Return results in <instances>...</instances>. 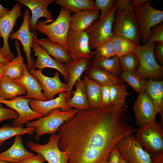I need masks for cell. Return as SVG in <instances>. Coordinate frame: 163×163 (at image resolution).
<instances>
[{
	"label": "cell",
	"mask_w": 163,
	"mask_h": 163,
	"mask_svg": "<svg viewBox=\"0 0 163 163\" xmlns=\"http://www.w3.org/2000/svg\"><path fill=\"white\" fill-rule=\"evenodd\" d=\"M146 1L147 0H129V2L132 6L134 7L140 5Z\"/></svg>",
	"instance_id": "cell-48"
},
{
	"label": "cell",
	"mask_w": 163,
	"mask_h": 163,
	"mask_svg": "<svg viewBox=\"0 0 163 163\" xmlns=\"http://www.w3.org/2000/svg\"><path fill=\"white\" fill-rule=\"evenodd\" d=\"M163 124L155 121L142 126L137 129L135 136L149 154L163 152Z\"/></svg>",
	"instance_id": "cell-7"
},
{
	"label": "cell",
	"mask_w": 163,
	"mask_h": 163,
	"mask_svg": "<svg viewBox=\"0 0 163 163\" xmlns=\"http://www.w3.org/2000/svg\"><path fill=\"white\" fill-rule=\"evenodd\" d=\"M5 64L0 63V80L4 76Z\"/></svg>",
	"instance_id": "cell-51"
},
{
	"label": "cell",
	"mask_w": 163,
	"mask_h": 163,
	"mask_svg": "<svg viewBox=\"0 0 163 163\" xmlns=\"http://www.w3.org/2000/svg\"><path fill=\"white\" fill-rule=\"evenodd\" d=\"M45 160L42 156L39 153L24 160L20 163H44Z\"/></svg>",
	"instance_id": "cell-46"
},
{
	"label": "cell",
	"mask_w": 163,
	"mask_h": 163,
	"mask_svg": "<svg viewBox=\"0 0 163 163\" xmlns=\"http://www.w3.org/2000/svg\"><path fill=\"white\" fill-rule=\"evenodd\" d=\"M104 163H109L108 161H107Z\"/></svg>",
	"instance_id": "cell-54"
},
{
	"label": "cell",
	"mask_w": 163,
	"mask_h": 163,
	"mask_svg": "<svg viewBox=\"0 0 163 163\" xmlns=\"http://www.w3.org/2000/svg\"><path fill=\"white\" fill-rule=\"evenodd\" d=\"M120 163H128L126 161L122 159Z\"/></svg>",
	"instance_id": "cell-52"
},
{
	"label": "cell",
	"mask_w": 163,
	"mask_h": 163,
	"mask_svg": "<svg viewBox=\"0 0 163 163\" xmlns=\"http://www.w3.org/2000/svg\"><path fill=\"white\" fill-rule=\"evenodd\" d=\"M99 10H83L71 15L69 31H85L94 21L98 20L100 15Z\"/></svg>",
	"instance_id": "cell-22"
},
{
	"label": "cell",
	"mask_w": 163,
	"mask_h": 163,
	"mask_svg": "<svg viewBox=\"0 0 163 163\" xmlns=\"http://www.w3.org/2000/svg\"><path fill=\"white\" fill-rule=\"evenodd\" d=\"M156 42H147L142 45L137 46L133 53L138 56L139 65L135 74L139 77L155 81L162 80L163 66L156 60L153 50Z\"/></svg>",
	"instance_id": "cell-2"
},
{
	"label": "cell",
	"mask_w": 163,
	"mask_h": 163,
	"mask_svg": "<svg viewBox=\"0 0 163 163\" xmlns=\"http://www.w3.org/2000/svg\"><path fill=\"white\" fill-rule=\"evenodd\" d=\"M146 91L150 96L155 107L156 113L161 116L163 120V81H155L147 79ZM161 122V123H162ZM163 124V123H162Z\"/></svg>",
	"instance_id": "cell-25"
},
{
	"label": "cell",
	"mask_w": 163,
	"mask_h": 163,
	"mask_svg": "<svg viewBox=\"0 0 163 163\" xmlns=\"http://www.w3.org/2000/svg\"><path fill=\"white\" fill-rule=\"evenodd\" d=\"M23 68L24 72L22 77L14 80V81L24 88L26 91L25 96L27 98L47 101L42 92V87L40 82L35 76L30 74L26 64H24Z\"/></svg>",
	"instance_id": "cell-20"
},
{
	"label": "cell",
	"mask_w": 163,
	"mask_h": 163,
	"mask_svg": "<svg viewBox=\"0 0 163 163\" xmlns=\"http://www.w3.org/2000/svg\"><path fill=\"white\" fill-rule=\"evenodd\" d=\"M55 2L58 5L74 13L83 10H98L92 0H57Z\"/></svg>",
	"instance_id": "cell-34"
},
{
	"label": "cell",
	"mask_w": 163,
	"mask_h": 163,
	"mask_svg": "<svg viewBox=\"0 0 163 163\" xmlns=\"http://www.w3.org/2000/svg\"><path fill=\"white\" fill-rule=\"evenodd\" d=\"M9 11L8 8H5L0 4V18L2 17Z\"/></svg>",
	"instance_id": "cell-49"
},
{
	"label": "cell",
	"mask_w": 163,
	"mask_h": 163,
	"mask_svg": "<svg viewBox=\"0 0 163 163\" xmlns=\"http://www.w3.org/2000/svg\"><path fill=\"white\" fill-rule=\"evenodd\" d=\"M127 85L123 82L110 85L111 104L117 107L128 108L126 103V99L129 94L126 90Z\"/></svg>",
	"instance_id": "cell-32"
},
{
	"label": "cell",
	"mask_w": 163,
	"mask_h": 163,
	"mask_svg": "<svg viewBox=\"0 0 163 163\" xmlns=\"http://www.w3.org/2000/svg\"><path fill=\"white\" fill-rule=\"evenodd\" d=\"M134 8L141 40L144 44L148 42L152 33L151 28L162 22L163 11L153 7L149 0Z\"/></svg>",
	"instance_id": "cell-8"
},
{
	"label": "cell",
	"mask_w": 163,
	"mask_h": 163,
	"mask_svg": "<svg viewBox=\"0 0 163 163\" xmlns=\"http://www.w3.org/2000/svg\"><path fill=\"white\" fill-rule=\"evenodd\" d=\"M30 10L27 8L25 9L23 22L19 29L10 34L9 38L11 40H19L21 43L23 51L26 54L27 61V68L29 71L33 69V59L31 57V50L33 40L37 34L35 31H31L29 28Z\"/></svg>",
	"instance_id": "cell-14"
},
{
	"label": "cell",
	"mask_w": 163,
	"mask_h": 163,
	"mask_svg": "<svg viewBox=\"0 0 163 163\" xmlns=\"http://www.w3.org/2000/svg\"><path fill=\"white\" fill-rule=\"evenodd\" d=\"M128 108L100 106L78 110L59 128V149L68 163H104L117 143L137 129L130 123Z\"/></svg>",
	"instance_id": "cell-1"
},
{
	"label": "cell",
	"mask_w": 163,
	"mask_h": 163,
	"mask_svg": "<svg viewBox=\"0 0 163 163\" xmlns=\"http://www.w3.org/2000/svg\"><path fill=\"white\" fill-rule=\"evenodd\" d=\"M0 47V63L5 64L10 60L7 59L5 58L1 50Z\"/></svg>",
	"instance_id": "cell-50"
},
{
	"label": "cell",
	"mask_w": 163,
	"mask_h": 163,
	"mask_svg": "<svg viewBox=\"0 0 163 163\" xmlns=\"http://www.w3.org/2000/svg\"><path fill=\"white\" fill-rule=\"evenodd\" d=\"M67 92H63L59 93L58 96L55 98L46 101L32 99L29 104L33 111L41 114L43 117L56 109L65 111L72 110V108L69 107L67 104Z\"/></svg>",
	"instance_id": "cell-19"
},
{
	"label": "cell",
	"mask_w": 163,
	"mask_h": 163,
	"mask_svg": "<svg viewBox=\"0 0 163 163\" xmlns=\"http://www.w3.org/2000/svg\"><path fill=\"white\" fill-rule=\"evenodd\" d=\"M26 93L23 86L15 83L9 77L4 76L0 80V97L6 100H13Z\"/></svg>",
	"instance_id": "cell-27"
},
{
	"label": "cell",
	"mask_w": 163,
	"mask_h": 163,
	"mask_svg": "<svg viewBox=\"0 0 163 163\" xmlns=\"http://www.w3.org/2000/svg\"><path fill=\"white\" fill-rule=\"evenodd\" d=\"M29 72L37 79L41 85L43 94L47 100L53 99L57 94L67 91V84L61 81L58 72L56 71L52 77L45 75L40 70L32 69Z\"/></svg>",
	"instance_id": "cell-17"
},
{
	"label": "cell",
	"mask_w": 163,
	"mask_h": 163,
	"mask_svg": "<svg viewBox=\"0 0 163 163\" xmlns=\"http://www.w3.org/2000/svg\"><path fill=\"white\" fill-rule=\"evenodd\" d=\"M112 40L116 55L118 57L133 52L136 47L138 46L128 39L117 35H113Z\"/></svg>",
	"instance_id": "cell-35"
},
{
	"label": "cell",
	"mask_w": 163,
	"mask_h": 163,
	"mask_svg": "<svg viewBox=\"0 0 163 163\" xmlns=\"http://www.w3.org/2000/svg\"><path fill=\"white\" fill-rule=\"evenodd\" d=\"M15 45L18 55L11 61L5 64L4 75L13 80L21 77L24 72L23 58L20 50L19 43L16 40L15 41Z\"/></svg>",
	"instance_id": "cell-29"
},
{
	"label": "cell",
	"mask_w": 163,
	"mask_h": 163,
	"mask_svg": "<svg viewBox=\"0 0 163 163\" xmlns=\"http://www.w3.org/2000/svg\"><path fill=\"white\" fill-rule=\"evenodd\" d=\"M101 86L111 85L123 82L120 78L116 76L97 67L91 66L85 75Z\"/></svg>",
	"instance_id": "cell-28"
},
{
	"label": "cell",
	"mask_w": 163,
	"mask_h": 163,
	"mask_svg": "<svg viewBox=\"0 0 163 163\" xmlns=\"http://www.w3.org/2000/svg\"><path fill=\"white\" fill-rule=\"evenodd\" d=\"M151 163H163V152L153 155Z\"/></svg>",
	"instance_id": "cell-47"
},
{
	"label": "cell",
	"mask_w": 163,
	"mask_h": 163,
	"mask_svg": "<svg viewBox=\"0 0 163 163\" xmlns=\"http://www.w3.org/2000/svg\"><path fill=\"white\" fill-rule=\"evenodd\" d=\"M112 38L93 51L94 56L103 57L110 59L116 56L113 48Z\"/></svg>",
	"instance_id": "cell-38"
},
{
	"label": "cell",
	"mask_w": 163,
	"mask_h": 163,
	"mask_svg": "<svg viewBox=\"0 0 163 163\" xmlns=\"http://www.w3.org/2000/svg\"><path fill=\"white\" fill-rule=\"evenodd\" d=\"M72 11L61 7L56 20L49 24L38 21L36 30L46 35L50 41L54 43H58L67 48V40L69 30V22Z\"/></svg>",
	"instance_id": "cell-3"
},
{
	"label": "cell",
	"mask_w": 163,
	"mask_h": 163,
	"mask_svg": "<svg viewBox=\"0 0 163 163\" xmlns=\"http://www.w3.org/2000/svg\"><path fill=\"white\" fill-rule=\"evenodd\" d=\"M153 54L157 62L163 64V42H156L154 48Z\"/></svg>",
	"instance_id": "cell-43"
},
{
	"label": "cell",
	"mask_w": 163,
	"mask_h": 163,
	"mask_svg": "<svg viewBox=\"0 0 163 163\" xmlns=\"http://www.w3.org/2000/svg\"><path fill=\"white\" fill-rule=\"evenodd\" d=\"M31 49L37 56L36 60L33 62V69L38 68L42 70L45 68H49L56 69L63 75L65 81L68 82V75L64 64L53 59L43 47L35 42L33 41Z\"/></svg>",
	"instance_id": "cell-18"
},
{
	"label": "cell",
	"mask_w": 163,
	"mask_h": 163,
	"mask_svg": "<svg viewBox=\"0 0 163 163\" xmlns=\"http://www.w3.org/2000/svg\"><path fill=\"white\" fill-rule=\"evenodd\" d=\"M24 125L15 127L10 124H6L0 128V147L5 142L14 136L25 134H33L35 129L32 127L24 128Z\"/></svg>",
	"instance_id": "cell-33"
},
{
	"label": "cell",
	"mask_w": 163,
	"mask_h": 163,
	"mask_svg": "<svg viewBox=\"0 0 163 163\" xmlns=\"http://www.w3.org/2000/svg\"><path fill=\"white\" fill-rule=\"evenodd\" d=\"M91 59L84 58L72 60L65 64V66L68 72L69 79L67 85L68 91L67 102L71 98L73 88L84 72H87L91 65Z\"/></svg>",
	"instance_id": "cell-21"
},
{
	"label": "cell",
	"mask_w": 163,
	"mask_h": 163,
	"mask_svg": "<svg viewBox=\"0 0 163 163\" xmlns=\"http://www.w3.org/2000/svg\"><path fill=\"white\" fill-rule=\"evenodd\" d=\"M133 110L136 123L138 127L155 121V109L150 96L145 91L138 93L133 104Z\"/></svg>",
	"instance_id": "cell-15"
},
{
	"label": "cell",
	"mask_w": 163,
	"mask_h": 163,
	"mask_svg": "<svg viewBox=\"0 0 163 163\" xmlns=\"http://www.w3.org/2000/svg\"><path fill=\"white\" fill-rule=\"evenodd\" d=\"M109 158V163H120L123 158L116 145L111 150Z\"/></svg>",
	"instance_id": "cell-45"
},
{
	"label": "cell",
	"mask_w": 163,
	"mask_h": 163,
	"mask_svg": "<svg viewBox=\"0 0 163 163\" xmlns=\"http://www.w3.org/2000/svg\"><path fill=\"white\" fill-rule=\"evenodd\" d=\"M121 69L135 74L138 70L139 61L136 55L133 52L130 53L119 57Z\"/></svg>",
	"instance_id": "cell-37"
},
{
	"label": "cell",
	"mask_w": 163,
	"mask_h": 163,
	"mask_svg": "<svg viewBox=\"0 0 163 163\" xmlns=\"http://www.w3.org/2000/svg\"><path fill=\"white\" fill-rule=\"evenodd\" d=\"M75 86V89L72 93L73 96L67 102V105L78 110H85L90 108L83 80L80 78L76 82Z\"/></svg>",
	"instance_id": "cell-26"
},
{
	"label": "cell",
	"mask_w": 163,
	"mask_h": 163,
	"mask_svg": "<svg viewBox=\"0 0 163 163\" xmlns=\"http://www.w3.org/2000/svg\"><path fill=\"white\" fill-rule=\"evenodd\" d=\"M18 3L27 7L31 11L32 15L29 21V28L31 31H35L39 19L43 17L46 20L43 22L46 24L53 21L54 17L47 9L48 6L56 1L54 0H17Z\"/></svg>",
	"instance_id": "cell-16"
},
{
	"label": "cell",
	"mask_w": 163,
	"mask_h": 163,
	"mask_svg": "<svg viewBox=\"0 0 163 163\" xmlns=\"http://www.w3.org/2000/svg\"><path fill=\"white\" fill-rule=\"evenodd\" d=\"M59 136L56 133L51 134L46 143L41 145L31 141L27 143L28 148L41 155L48 163H68L69 157L59 149L58 142Z\"/></svg>",
	"instance_id": "cell-10"
},
{
	"label": "cell",
	"mask_w": 163,
	"mask_h": 163,
	"mask_svg": "<svg viewBox=\"0 0 163 163\" xmlns=\"http://www.w3.org/2000/svg\"><path fill=\"white\" fill-rule=\"evenodd\" d=\"M91 66L101 69L116 76L120 77L122 72L119 57L115 56L110 59L94 56Z\"/></svg>",
	"instance_id": "cell-30"
},
{
	"label": "cell",
	"mask_w": 163,
	"mask_h": 163,
	"mask_svg": "<svg viewBox=\"0 0 163 163\" xmlns=\"http://www.w3.org/2000/svg\"><path fill=\"white\" fill-rule=\"evenodd\" d=\"M163 42V24L162 22L156 26L152 30V33L148 42Z\"/></svg>",
	"instance_id": "cell-40"
},
{
	"label": "cell",
	"mask_w": 163,
	"mask_h": 163,
	"mask_svg": "<svg viewBox=\"0 0 163 163\" xmlns=\"http://www.w3.org/2000/svg\"><path fill=\"white\" fill-rule=\"evenodd\" d=\"M120 77L138 93L145 91L147 79L141 78L135 74L125 71L122 72Z\"/></svg>",
	"instance_id": "cell-36"
},
{
	"label": "cell",
	"mask_w": 163,
	"mask_h": 163,
	"mask_svg": "<svg viewBox=\"0 0 163 163\" xmlns=\"http://www.w3.org/2000/svg\"><path fill=\"white\" fill-rule=\"evenodd\" d=\"M0 163H9L0 159Z\"/></svg>",
	"instance_id": "cell-53"
},
{
	"label": "cell",
	"mask_w": 163,
	"mask_h": 163,
	"mask_svg": "<svg viewBox=\"0 0 163 163\" xmlns=\"http://www.w3.org/2000/svg\"><path fill=\"white\" fill-rule=\"evenodd\" d=\"M89 37L85 31H69L67 40V49L72 60L94 57L93 51L90 49Z\"/></svg>",
	"instance_id": "cell-12"
},
{
	"label": "cell",
	"mask_w": 163,
	"mask_h": 163,
	"mask_svg": "<svg viewBox=\"0 0 163 163\" xmlns=\"http://www.w3.org/2000/svg\"><path fill=\"white\" fill-rule=\"evenodd\" d=\"M22 5L17 3L12 9L0 18V38H2L3 45L1 50L4 57L12 60L15 57L11 52L8 38L15 26L17 19L22 16L21 12Z\"/></svg>",
	"instance_id": "cell-11"
},
{
	"label": "cell",
	"mask_w": 163,
	"mask_h": 163,
	"mask_svg": "<svg viewBox=\"0 0 163 163\" xmlns=\"http://www.w3.org/2000/svg\"><path fill=\"white\" fill-rule=\"evenodd\" d=\"M13 145L6 151L0 153V159L10 163H20L34 155L28 151L22 143L21 135L15 136Z\"/></svg>",
	"instance_id": "cell-23"
},
{
	"label": "cell",
	"mask_w": 163,
	"mask_h": 163,
	"mask_svg": "<svg viewBox=\"0 0 163 163\" xmlns=\"http://www.w3.org/2000/svg\"><path fill=\"white\" fill-rule=\"evenodd\" d=\"M113 31L114 35L127 39L138 46L141 45V34L133 12L117 9Z\"/></svg>",
	"instance_id": "cell-5"
},
{
	"label": "cell",
	"mask_w": 163,
	"mask_h": 163,
	"mask_svg": "<svg viewBox=\"0 0 163 163\" xmlns=\"http://www.w3.org/2000/svg\"><path fill=\"white\" fill-rule=\"evenodd\" d=\"M117 9L133 12L134 7L131 5L129 0H117L116 1Z\"/></svg>",
	"instance_id": "cell-44"
},
{
	"label": "cell",
	"mask_w": 163,
	"mask_h": 163,
	"mask_svg": "<svg viewBox=\"0 0 163 163\" xmlns=\"http://www.w3.org/2000/svg\"><path fill=\"white\" fill-rule=\"evenodd\" d=\"M115 0H95L94 1L97 8L101 11L99 19L107 15L116 4Z\"/></svg>",
	"instance_id": "cell-39"
},
{
	"label": "cell",
	"mask_w": 163,
	"mask_h": 163,
	"mask_svg": "<svg viewBox=\"0 0 163 163\" xmlns=\"http://www.w3.org/2000/svg\"><path fill=\"white\" fill-rule=\"evenodd\" d=\"M2 104H0V122L5 120L14 119L18 116V113L11 109H7L2 107Z\"/></svg>",
	"instance_id": "cell-41"
},
{
	"label": "cell",
	"mask_w": 163,
	"mask_h": 163,
	"mask_svg": "<svg viewBox=\"0 0 163 163\" xmlns=\"http://www.w3.org/2000/svg\"><path fill=\"white\" fill-rule=\"evenodd\" d=\"M116 145L123 159L128 163H151V155L133 133L122 139Z\"/></svg>",
	"instance_id": "cell-9"
},
{
	"label": "cell",
	"mask_w": 163,
	"mask_h": 163,
	"mask_svg": "<svg viewBox=\"0 0 163 163\" xmlns=\"http://www.w3.org/2000/svg\"><path fill=\"white\" fill-rule=\"evenodd\" d=\"M87 96L91 107L100 106L101 102V85L85 75L83 79Z\"/></svg>",
	"instance_id": "cell-31"
},
{
	"label": "cell",
	"mask_w": 163,
	"mask_h": 163,
	"mask_svg": "<svg viewBox=\"0 0 163 163\" xmlns=\"http://www.w3.org/2000/svg\"><path fill=\"white\" fill-rule=\"evenodd\" d=\"M33 41L43 47L50 56L58 62L65 64L72 61L67 48L58 43H52L48 37L41 39L35 36Z\"/></svg>",
	"instance_id": "cell-24"
},
{
	"label": "cell",
	"mask_w": 163,
	"mask_h": 163,
	"mask_svg": "<svg viewBox=\"0 0 163 163\" xmlns=\"http://www.w3.org/2000/svg\"><path fill=\"white\" fill-rule=\"evenodd\" d=\"M76 109L65 111L56 109L47 115L37 120L29 122L25 124L26 127L34 128L36 134L35 139L37 140L45 134L56 133L60 126L65 121L73 117L78 112Z\"/></svg>",
	"instance_id": "cell-4"
},
{
	"label": "cell",
	"mask_w": 163,
	"mask_h": 163,
	"mask_svg": "<svg viewBox=\"0 0 163 163\" xmlns=\"http://www.w3.org/2000/svg\"><path fill=\"white\" fill-rule=\"evenodd\" d=\"M117 9L115 4L107 15L93 22L85 30L89 37V46L91 50L98 48L114 35L113 27Z\"/></svg>",
	"instance_id": "cell-6"
},
{
	"label": "cell",
	"mask_w": 163,
	"mask_h": 163,
	"mask_svg": "<svg viewBox=\"0 0 163 163\" xmlns=\"http://www.w3.org/2000/svg\"><path fill=\"white\" fill-rule=\"evenodd\" d=\"M30 100L26 98L25 96L18 97L10 100L0 97V103L5 104L18 114V117L12 122L13 126L17 127L24 125L32 120L38 119L43 117L31 109L29 104Z\"/></svg>",
	"instance_id": "cell-13"
},
{
	"label": "cell",
	"mask_w": 163,
	"mask_h": 163,
	"mask_svg": "<svg viewBox=\"0 0 163 163\" xmlns=\"http://www.w3.org/2000/svg\"><path fill=\"white\" fill-rule=\"evenodd\" d=\"M102 94L101 106H109L111 104L110 85H104L101 86Z\"/></svg>",
	"instance_id": "cell-42"
}]
</instances>
